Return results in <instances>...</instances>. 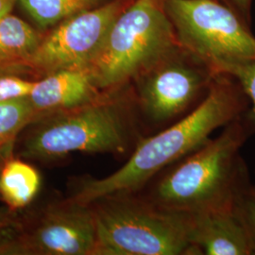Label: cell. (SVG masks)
Segmentation results:
<instances>
[{
	"label": "cell",
	"instance_id": "obj_1",
	"mask_svg": "<svg viewBox=\"0 0 255 255\" xmlns=\"http://www.w3.org/2000/svg\"><path fill=\"white\" fill-rule=\"evenodd\" d=\"M249 106L239 82L228 74H217L190 113L144 137L116 172L102 179H82L69 199L88 205L113 194L141 191L164 168L204 145L216 129L242 117Z\"/></svg>",
	"mask_w": 255,
	"mask_h": 255
},
{
	"label": "cell",
	"instance_id": "obj_2",
	"mask_svg": "<svg viewBox=\"0 0 255 255\" xmlns=\"http://www.w3.org/2000/svg\"><path fill=\"white\" fill-rule=\"evenodd\" d=\"M26 135L21 155L50 161L74 152L129 156L146 136L131 82L93 101L42 117Z\"/></svg>",
	"mask_w": 255,
	"mask_h": 255
},
{
	"label": "cell",
	"instance_id": "obj_3",
	"mask_svg": "<svg viewBox=\"0 0 255 255\" xmlns=\"http://www.w3.org/2000/svg\"><path fill=\"white\" fill-rule=\"evenodd\" d=\"M253 135L243 116L190 154L167 166L137 192L155 204L185 215L232 209L251 182L240 150Z\"/></svg>",
	"mask_w": 255,
	"mask_h": 255
},
{
	"label": "cell",
	"instance_id": "obj_4",
	"mask_svg": "<svg viewBox=\"0 0 255 255\" xmlns=\"http://www.w3.org/2000/svg\"><path fill=\"white\" fill-rule=\"evenodd\" d=\"M88 205L97 230L95 255H201L189 242V215L139 193L113 194Z\"/></svg>",
	"mask_w": 255,
	"mask_h": 255
},
{
	"label": "cell",
	"instance_id": "obj_5",
	"mask_svg": "<svg viewBox=\"0 0 255 255\" xmlns=\"http://www.w3.org/2000/svg\"><path fill=\"white\" fill-rule=\"evenodd\" d=\"M179 46L164 0H131L86 69L101 91L126 85Z\"/></svg>",
	"mask_w": 255,
	"mask_h": 255
},
{
	"label": "cell",
	"instance_id": "obj_6",
	"mask_svg": "<svg viewBox=\"0 0 255 255\" xmlns=\"http://www.w3.org/2000/svg\"><path fill=\"white\" fill-rule=\"evenodd\" d=\"M217 74L179 45L137 76L131 84L146 136V130H161L190 113Z\"/></svg>",
	"mask_w": 255,
	"mask_h": 255
},
{
	"label": "cell",
	"instance_id": "obj_7",
	"mask_svg": "<svg viewBox=\"0 0 255 255\" xmlns=\"http://www.w3.org/2000/svg\"><path fill=\"white\" fill-rule=\"evenodd\" d=\"M164 4L179 45L216 72L224 64L255 59V35L227 4L220 0H164Z\"/></svg>",
	"mask_w": 255,
	"mask_h": 255
},
{
	"label": "cell",
	"instance_id": "obj_8",
	"mask_svg": "<svg viewBox=\"0 0 255 255\" xmlns=\"http://www.w3.org/2000/svg\"><path fill=\"white\" fill-rule=\"evenodd\" d=\"M131 0H112L83 10L61 22L45 38L24 64L41 73L86 68L110 27Z\"/></svg>",
	"mask_w": 255,
	"mask_h": 255
},
{
	"label": "cell",
	"instance_id": "obj_9",
	"mask_svg": "<svg viewBox=\"0 0 255 255\" xmlns=\"http://www.w3.org/2000/svg\"><path fill=\"white\" fill-rule=\"evenodd\" d=\"M24 255H95L97 230L90 205L67 199L46 212L22 238Z\"/></svg>",
	"mask_w": 255,
	"mask_h": 255
},
{
	"label": "cell",
	"instance_id": "obj_10",
	"mask_svg": "<svg viewBox=\"0 0 255 255\" xmlns=\"http://www.w3.org/2000/svg\"><path fill=\"white\" fill-rule=\"evenodd\" d=\"M189 242L206 255H255V248L234 208L189 215Z\"/></svg>",
	"mask_w": 255,
	"mask_h": 255
},
{
	"label": "cell",
	"instance_id": "obj_11",
	"mask_svg": "<svg viewBox=\"0 0 255 255\" xmlns=\"http://www.w3.org/2000/svg\"><path fill=\"white\" fill-rule=\"evenodd\" d=\"M101 92L86 68L63 69L34 82L27 97L38 119L93 101ZM36 119V120H37Z\"/></svg>",
	"mask_w": 255,
	"mask_h": 255
},
{
	"label": "cell",
	"instance_id": "obj_12",
	"mask_svg": "<svg viewBox=\"0 0 255 255\" xmlns=\"http://www.w3.org/2000/svg\"><path fill=\"white\" fill-rule=\"evenodd\" d=\"M41 178L36 169L11 157L6 163L0 179V197L9 208H24L36 197Z\"/></svg>",
	"mask_w": 255,
	"mask_h": 255
},
{
	"label": "cell",
	"instance_id": "obj_13",
	"mask_svg": "<svg viewBox=\"0 0 255 255\" xmlns=\"http://www.w3.org/2000/svg\"><path fill=\"white\" fill-rule=\"evenodd\" d=\"M42 38L25 21L7 14L0 19V66L25 64Z\"/></svg>",
	"mask_w": 255,
	"mask_h": 255
},
{
	"label": "cell",
	"instance_id": "obj_14",
	"mask_svg": "<svg viewBox=\"0 0 255 255\" xmlns=\"http://www.w3.org/2000/svg\"><path fill=\"white\" fill-rule=\"evenodd\" d=\"M42 27L63 22L83 10L100 6L101 0H18Z\"/></svg>",
	"mask_w": 255,
	"mask_h": 255
},
{
	"label": "cell",
	"instance_id": "obj_15",
	"mask_svg": "<svg viewBox=\"0 0 255 255\" xmlns=\"http://www.w3.org/2000/svg\"><path fill=\"white\" fill-rule=\"evenodd\" d=\"M37 119L36 112L27 98L0 102V141L16 138L24 128Z\"/></svg>",
	"mask_w": 255,
	"mask_h": 255
},
{
	"label": "cell",
	"instance_id": "obj_16",
	"mask_svg": "<svg viewBox=\"0 0 255 255\" xmlns=\"http://www.w3.org/2000/svg\"><path fill=\"white\" fill-rule=\"evenodd\" d=\"M218 73L228 74L235 78L246 93L250 106L243 115V120L252 134L255 133V59L224 64Z\"/></svg>",
	"mask_w": 255,
	"mask_h": 255
},
{
	"label": "cell",
	"instance_id": "obj_17",
	"mask_svg": "<svg viewBox=\"0 0 255 255\" xmlns=\"http://www.w3.org/2000/svg\"><path fill=\"white\" fill-rule=\"evenodd\" d=\"M25 226L17 219H0V255H24L22 238Z\"/></svg>",
	"mask_w": 255,
	"mask_h": 255
},
{
	"label": "cell",
	"instance_id": "obj_18",
	"mask_svg": "<svg viewBox=\"0 0 255 255\" xmlns=\"http://www.w3.org/2000/svg\"><path fill=\"white\" fill-rule=\"evenodd\" d=\"M234 210L244 224L255 252V184L250 182L238 195Z\"/></svg>",
	"mask_w": 255,
	"mask_h": 255
},
{
	"label": "cell",
	"instance_id": "obj_19",
	"mask_svg": "<svg viewBox=\"0 0 255 255\" xmlns=\"http://www.w3.org/2000/svg\"><path fill=\"white\" fill-rule=\"evenodd\" d=\"M34 82L15 76H0V102L27 98Z\"/></svg>",
	"mask_w": 255,
	"mask_h": 255
},
{
	"label": "cell",
	"instance_id": "obj_20",
	"mask_svg": "<svg viewBox=\"0 0 255 255\" xmlns=\"http://www.w3.org/2000/svg\"><path fill=\"white\" fill-rule=\"evenodd\" d=\"M235 9L237 13L250 25L253 0H220Z\"/></svg>",
	"mask_w": 255,
	"mask_h": 255
},
{
	"label": "cell",
	"instance_id": "obj_21",
	"mask_svg": "<svg viewBox=\"0 0 255 255\" xmlns=\"http://www.w3.org/2000/svg\"><path fill=\"white\" fill-rule=\"evenodd\" d=\"M15 139H11L0 146V179L6 163L12 157Z\"/></svg>",
	"mask_w": 255,
	"mask_h": 255
},
{
	"label": "cell",
	"instance_id": "obj_22",
	"mask_svg": "<svg viewBox=\"0 0 255 255\" xmlns=\"http://www.w3.org/2000/svg\"><path fill=\"white\" fill-rule=\"evenodd\" d=\"M16 1L18 0H0V19L9 14Z\"/></svg>",
	"mask_w": 255,
	"mask_h": 255
},
{
	"label": "cell",
	"instance_id": "obj_23",
	"mask_svg": "<svg viewBox=\"0 0 255 255\" xmlns=\"http://www.w3.org/2000/svg\"><path fill=\"white\" fill-rule=\"evenodd\" d=\"M14 139H15V138H14ZM10 140H11V139H10ZM7 141H9V140H7ZM7 141H0V146H1V145H3L4 143H6Z\"/></svg>",
	"mask_w": 255,
	"mask_h": 255
},
{
	"label": "cell",
	"instance_id": "obj_24",
	"mask_svg": "<svg viewBox=\"0 0 255 255\" xmlns=\"http://www.w3.org/2000/svg\"><path fill=\"white\" fill-rule=\"evenodd\" d=\"M1 69H2V67H1V66H0V70H1Z\"/></svg>",
	"mask_w": 255,
	"mask_h": 255
}]
</instances>
